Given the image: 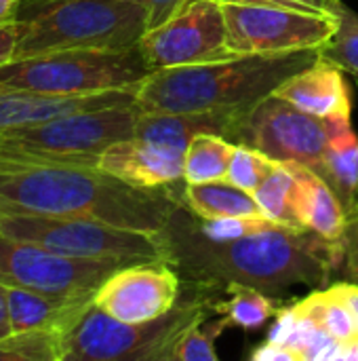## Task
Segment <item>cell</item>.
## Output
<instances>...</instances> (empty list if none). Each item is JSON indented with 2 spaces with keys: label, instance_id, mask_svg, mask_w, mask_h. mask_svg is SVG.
Returning <instances> with one entry per match:
<instances>
[{
  "label": "cell",
  "instance_id": "22",
  "mask_svg": "<svg viewBox=\"0 0 358 361\" xmlns=\"http://www.w3.org/2000/svg\"><path fill=\"white\" fill-rule=\"evenodd\" d=\"M295 313L312 322L346 353V360L358 355V322L348 305L335 294L333 288L319 290L293 305Z\"/></svg>",
  "mask_w": 358,
  "mask_h": 361
},
{
  "label": "cell",
  "instance_id": "4",
  "mask_svg": "<svg viewBox=\"0 0 358 361\" xmlns=\"http://www.w3.org/2000/svg\"><path fill=\"white\" fill-rule=\"evenodd\" d=\"M219 288L190 281L177 305L150 322H120L93 300L55 334L61 361H171L177 341L196 324L217 313Z\"/></svg>",
  "mask_w": 358,
  "mask_h": 361
},
{
  "label": "cell",
  "instance_id": "25",
  "mask_svg": "<svg viewBox=\"0 0 358 361\" xmlns=\"http://www.w3.org/2000/svg\"><path fill=\"white\" fill-rule=\"evenodd\" d=\"M226 294H230V298L217 302V315H228L234 328L251 332L279 313V302L262 290L249 286H228Z\"/></svg>",
  "mask_w": 358,
  "mask_h": 361
},
{
  "label": "cell",
  "instance_id": "18",
  "mask_svg": "<svg viewBox=\"0 0 358 361\" xmlns=\"http://www.w3.org/2000/svg\"><path fill=\"white\" fill-rule=\"evenodd\" d=\"M300 186V220L306 231H312L329 241L342 243L346 233L348 214L333 192V188L321 178L314 169L300 165V163H287Z\"/></svg>",
  "mask_w": 358,
  "mask_h": 361
},
{
  "label": "cell",
  "instance_id": "6",
  "mask_svg": "<svg viewBox=\"0 0 358 361\" xmlns=\"http://www.w3.org/2000/svg\"><path fill=\"white\" fill-rule=\"evenodd\" d=\"M137 104L72 112L0 131V157L46 165H91L116 142L135 135Z\"/></svg>",
  "mask_w": 358,
  "mask_h": 361
},
{
  "label": "cell",
  "instance_id": "9",
  "mask_svg": "<svg viewBox=\"0 0 358 361\" xmlns=\"http://www.w3.org/2000/svg\"><path fill=\"white\" fill-rule=\"evenodd\" d=\"M228 47L238 55L321 51L338 32L340 17L279 4L222 2Z\"/></svg>",
  "mask_w": 358,
  "mask_h": 361
},
{
  "label": "cell",
  "instance_id": "30",
  "mask_svg": "<svg viewBox=\"0 0 358 361\" xmlns=\"http://www.w3.org/2000/svg\"><path fill=\"white\" fill-rule=\"evenodd\" d=\"M139 2L146 11V27L152 30V27L177 17L179 13H184L198 0H139Z\"/></svg>",
  "mask_w": 358,
  "mask_h": 361
},
{
  "label": "cell",
  "instance_id": "15",
  "mask_svg": "<svg viewBox=\"0 0 358 361\" xmlns=\"http://www.w3.org/2000/svg\"><path fill=\"white\" fill-rule=\"evenodd\" d=\"M135 102L137 89H112L84 95H42L0 87V131L44 123L55 116L72 112L99 110L112 106H133Z\"/></svg>",
  "mask_w": 358,
  "mask_h": 361
},
{
  "label": "cell",
  "instance_id": "2",
  "mask_svg": "<svg viewBox=\"0 0 358 361\" xmlns=\"http://www.w3.org/2000/svg\"><path fill=\"white\" fill-rule=\"evenodd\" d=\"M171 186L139 188L91 165H46L0 157V212L97 220L160 233L179 207Z\"/></svg>",
  "mask_w": 358,
  "mask_h": 361
},
{
  "label": "cell",
  "instance_id": "26",
  "mask_svg": "<svg viewBox=\"0 0 358 361\" xmlns=\"http://www.w3.org/2000/svg\"><path fill=\"white\" fill-rule=\"evenodd\" d=\"M232 326L228 315H222L217 319H205L196 326H192L175 345L171 361H219L215 351V341Z\"/></svg>",
  "mask_w": 358,
  "mask_h": 361
},
{
  "label": "cell",
  "instance_id": "29",
  "mask_svg": "<svg viewBox=\"0 0 358 361\" xmlns=\"http://www.w3.org/2000/svg\"><path fill=\"white\" fill-rule=\"evenodd\" d=\"M276 163L279 161L270 159L268 154H264L247 144H234V152H232V161H230L226 180L247 192H255L260 188V184L276 167Z\"/></svg>",
  "mask_w": 358,
  "mask_h": 361
},
{
  "label": "cell",
  "instance_id": "1",
  "mask_svg": "<svg viewBox=\"0 0 358 361\" xmlns=\"http://www.w3.org/2000/svg\"><path fill=\"white\" fill-rule=\"evenodd\" d=\"M169 262L188 281L228 288L249 286L279 296L291 288H317L329 281L342 262V243L312 231L281 224L236 237H213L179 205L160 231Z\"/></svg>",
  "mask_w": 358,
  "mask_h": 361
},
{
  "label": "cell",
  "instance_id": "34",
  "mask_svg": "<svg viewBox=\"0 0 358 361\" xmlns=\"http://www.w3.org/2000/svg\"><path fill=\"white\" fill-rule=\"evenodd\" d=\"M335 290V294L348 305V309L352 311V315L357 317L358 322V283H335L331 286Z\"/></svg>",
  "mask_w": 358,
  "mask_h": 361
},
{
  "label": "cell",
  "instance_id": "12",
  "mask_svg": "<svg viewBox=\"0 0 358 361\" xmlns=\"http://www.w3.org/2000/svg\"><path fill=\"white\" fill-rule=\"evenodd\" d=\"M137 47L152 72L236 57L228 47L219 0H198L177 17L148 30Z\"/></svg>",
  "mask_w": 358,
  "mask_h": 361
},
{
  "label": "cell",
  "instance_id": "13",
  "mask_svg": "<svg viewBox=\"0 0 358 361\" xmlns=\"http://www.w3.org/2000/svg\"><path fill=\"white\" fill-rule=\"evenodd\" d=\"M181 275L169 260L118 267L95 292L93 305L108 315L143 324L169 313L181 296Z\"/></svg>",
  "mask_w": 358,
  "mask_h": 361
},
{
  "label": "cell",
  "instance_id": "8",
  "mask_svg": "<svg viewBox=\"0 0 358 361\" xmlns=\"http://www.w3.org/2000/svg\"><path fill=\"white\" fill-rule=\"evenodd\" d=\"M0 235L40 245L55 254L120 267L169 260V247L160 233L120 228L84 218L0 212Z\"/></svg>",
  "mask_w": 358,
  "mask_h": 361
},
{
  "label": "cell",
  "instance_id": "38",
  "mask_svg": "<svg viewBox=\"0 0 358 361\" xmlns=\"http://www.w3.org/2000/svg\"><path fill=\"white\" fill-rule=\"evenodd\" d=\"M357 360H358V355H357Z\"/></svg>",
  "mask_w": 358,
  "mask_h": 361
},
{
  "label": "cell",
  "instance_id": "10",
  "mask_svg": "<svg viewBox=\"0 0 358 361\" xmlns=\"http://www.w3.org/2000/svg\"><path fill=\"white\" fill-rule=\"evenodd\" d=\"M333 121L312 116L272 93L243 114L234 144H247L279 163H300L321 173Z\"/></svg>",
  "mask_w": 358,
  "mask_h": 361
},
{
  "label": "cell",
  "instance_id": "32",
  "mask_svg": "<svg viewBox=\"0 0 358 361\" xmlns=\"http://www.w3.org/2000/svg\"><path fill=\"white\" fill-rule=\"evenodd\" d=\"M219 2H249V4H279V6H293L314 13L338 15L344 6V0H219Z\"/></svg>",
  "mask_w": 358,
  "mask_h": 361
},
{
  "label": "cell",
  "instance_id": "33",
  "mask_svg": "<svg viewBox=\"0 0 358 361\" xmlns=\"http://www.w3.org/2000/svg\"><path fill=\"white\" fill-rule=\"evenodd\" d=\"M19 36H21V23L19 21L0 23V63L13 59Z\"/></svg>",
  "mask_w": 358,
  "mask_h": 361
},
{
  "label": "cell",
  "instance_id": "37",
  "mask_svg": "<svg viewBox=\"0 0 358 361\" xmlns=\"http://www.w3.org/2000/svg\"><path fill=\"white\" fill-rule=\"evenodd\" d=\"M51 2H59V0H21V11H30V8L44 6V4H51Z\"/></svg>",
  "mask_w": 358,
  "mask_h": 361
},
{
  "label": "cell",
  "instance_id": "3",
  "mask_svg": "<svg viewBox=\"0 0 358 361\" xmlns=\"http://www.w3.org/2000/svg\"><path fill=\"white\" fill-rule=\"evenodd\" d=\"M317 57L319 51L238 55L200 66L156 70L137 87L135 104L141 112H247Z\"/></svg>",
  "mask_w": 358,
  "mask_h": 361
},
{
  "label": "cell",
  "instance_id": "16",
  "mask_svg": "<svg viewBox=\"0 0 358 361\" xmlns=\"http://www.w3.org/2000/svg\"><path fill=\"white\" fill-rule=\"evenodd\" d=\"M274 95L312 116L352 118V91L344 72L321 53L308 68L287 78Z\"/></svg>",
  "mask_w": 358,
  "mask_h": 361
},
{
  "label": "cell",
  "instance_id": "7",
  "mask_svg": "<svg viewBox=\"0 0 358 361\" xmlns=\"http://www.w3.org/2000/svg\"><path fill=\"white\" fill-rule=\"evenodd\" d=\"M152 74L139 47L122 51H53L0 63V87L42 95L137 89Z\"/></svg>",
  "mask_w": 358,
  "mask_h": 361
},
{
  "label": "cell",
  "instance_id": "5",
  "mask_svg": "<svg viewBox=\"0 0 358 361\" xmlns=\"http://www.w3.org/2000/svg\"><path fill=\"white\" fill-rule=\"evenodd\" d=\"M21 36L13 57L53 51H122L146 34L139 0H59L21 11Z\"/></svg>",
  "mask_w": 358,
  "mask_h": 361
},
{
  "label": "cell",
  "instance_id": "14",
  "mask_svg": "<svg viewBox=\"0 0 358 361\" xmlns=\"http://www.w3.org/2000/svg\"><path fill=\"white\" fill-rule=\"evenodd\" d=\"M184 152L179 148L129 137L112 144L97 167L139 188H165L184 182Z\"/></svg>",
  "mask_w": 358,
  "mask_h": 361
},
{
  "label": "cell",
  "instance_id": "23",
  "mask_svg": "<svg viewBox=\"0 0 358 361\" xmlns=\"http://www.w3.org/2000/svg\"><path fill=\"white\" fill-rule=\"evenodd\" d=\"M262 212L281 226L306 231L300 220V186L287 163H276L270 176L253 192Z\"/></svg>",
  "mask_w": 358,
  "mask_h": 361
},
{
  "label": "cell",
  "instance_id": "17",
  "mask_svg": "<svg viewBox=\"0 0 358 361\" xmlns=\"http://www.w3.org/2000/svg\"><path fill=\"white\" fill-rule=\"evenodd\" d=\"M245 110H200V112H141L135 135L148 142L167 144L179 150L203 133L224 135L234 142Z\"/></svg>",
  "mask_w": 358,
  "mask_h": 361
},
{
  "label": "cell",
  "instance_id": "21",
  "mask_svg": "<svg viewBox=\"0 0 358 361\" xmlns=\"http://www.w3.org/2000/svg\"><path fill=\"white\" fill-rule=\"evenodd\" d=\"M321 178L333 188L346 214H350L358 199V133L352 118H335L333 131L323 157Z\"/></svg>",
  "mask_w": 358,
  "mask_h": 361
},
{
  "label": "cell",
  "instance_id": "20",
  "mask_svg": "<svg viewBox=\"0 0 358 361\" xmlns=\"http://www.w3.org/2000/svg\"><path fill=\"white\" fill-rule=\"evenodd\" d=\"M6 298H8L13 332H30V330L57 332L93 300V298L46 296L11 283H6Z\"/></svg>",
  "mask_w": 358,
  "mask_h": 361
},
{
  "label": "cell",
  "instance_id": "11",
  "mask_svg": "<svg viewBox=\"0 0 358 361\" xmlns=\"http://www.w3.org/2000/svg\"><path fill=\"white\" fill-rule=\"evenodd\" d=\"M114 262L72 258L0 235V281L59 298H93L118 269Z\"/></svg>",
  "mask_w": 358,
  "mask_h": 361
},
{
  "label": "cell",
  "instance_id": "36",
  "mask_svg": "<svg viewBox=\"0 0 358 361\" xmlns=\"http://www.w3.org/2000/svg\"><path fill=\"white\" fill-rule=\"evenodd\" d=\"M21 11V0H0V23L17 21Z\"/></svg>",
  "mask_w": 358,
  "mask_h": 361
},
{
  "label": "cell",
  "instance_id": "27",
  "mask_svg": "<svg viewBox=\"0 0 358 361\" xmlns=\"http://www.w3.org/2000/svg\"><path fill=\"white\" fill-rule=\"evenodd\" d=\"M0 361H61L59 338L51 330L13 332L0 341Z\"/></svg>",
  "mask_w": 358,
  "mask_h": 361
},
{
  "label": "cell",
  "instance_id": "28",
  "mask_svg": "<svg viewBox=\"0 0 358 361\" xmlns=\"http://www.w3.org/2000/svg\"><path fill=\"white\" fill-rule=\"evenodd\" d=\"M325 59L333 61L344 74H350L358 85V13L342 6L340 25L335 36L319 51Z\"/></svg>",
  "mask_w": 358,
  "mask_h": 361
},
{
  "label": "cell",
  "instance_id": "31",
  "mask_svg": "<svg viewBox=\"0 0 358 361\" xmlns=\"http://www.w3.org/2000/svg\"><path fill=\"white\" fill-rule=\"evenodd\" d=\"M342 260L346 262L350 277L358 283V199L354 209L348 214L346 233L342 239Z\"/></svg>",
  "mask_w": 358,
  "mask_h": 361
},
{
  "label": "cell",
  "instance_id": "35",
  "mask_svg": "<svg viewBox=\"0 0 358 361\" xmlns=\"http://www.w3.org/2000/svg\"><path fill=\"white\" fill-rule=\"evenodd\" d=\"M13 334L11 324V311H8V298H6V283L0 281V341Z\"/></svg>",
  "mask_w": 358,
  "mask_h": 361
},
{
  "label": "cell",
  "instance_id": "24",
  "mask_svg": "<svg viewBox=\"0 0 358 361\" xmlns=\"http://www.w3.org/2000/svg\"><path fill=\"white\" fill-rule=\"evenodd\" d=\"M234 142L224 135H196L184 152V182L203 184L226 180L232 161Z\"/></svg>",
  "mask_w": 358,
  "mask_h": 361
},
{
  "label": "cell",
  "instance_id": "19",
  "mask_svg": "<svg viewBox=\"0 0 358 361\" xmlns=\"http://www.w3.org/2000/svg\"><path fill=\"white\" fill-rule=\"evenodd\" d=\"M179 203L203 222L236 220V218H268L255 195L238 188L228 180L188 184L179 190Z\"/></svg>",
  "mask_w": 358,
  "mask_h": 361
}]
</instances>
